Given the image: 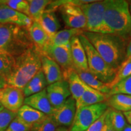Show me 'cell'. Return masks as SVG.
<instances>
[{
    "label": "cell",
    "mask_w": 131,
    "mask_h": 131,
    "mask_svg": "<svg viewBox=\"0 0 131 131\" xmlns=\"http://www.w3.org/2000/svg\"><path fill=\"white\" fill-rule=\"evenodd\" d=\"M126 60H131V57H129V58H127Z\"/></svg>",
    "instance_id": "ee69618b"
},
{
    "label": "cell",
    "mask_w": 131,
    "mask_h": 131,
    "mask_svg": "<svg viewBox=\"0 0 131 131\" xmlns=\"http://www.w3.org/2000/svg\"><path fill=\"white\" fill-rule=\"evenodd\" d=\"M124 117H125L126 121L129 123V124L131 125V111L123 113Z\"/></svg>",
    "instance_id": "74e56055"
},
{
    "label": "cell",
    "mask_w": 131,
    "mask_h": 131,
    "mask_svg": "<svg viewBox=\"0 0 131 131\" xmlns=\"http://www.w3.org/2000/svg\"><path fill=\"white\" fill-rule=\"evenodd\" d=\"M119 94L131 95V75L119 81L111 88V92L107 95V98L112 95Z\"/></svg>",
    "instance_id": "4dcf8cb0"
},
{
    "label": "cell",
    "mask_w": 131,
    "mask_h": 131,
    "mask_svg": "<svg viewBox=\"0 0 131 131\" xmlns=\"http://www.w3.org/2000/svg\"><path fill=\"white\" fill-rule=\"evenodd\" d=\"M108 107L106 102H103L77 111L70 131H85L106 112Z\"/></svg>",
    "instance_id": "ba28073f"
},
{
    "label": "cell",
    "mask_w": 131,
    "mask_h": 131,
    "mask_svg": "<svg viewBox=\"0 0 131 131\" xmlns=\"http://www.w3.org/2000/svg\"><path fill=\"white\" fill-rule=\"evenodd\" d=\"M34 45L28 29L12 24H0V52L16 58Z\"/></svg>",
    "instance_id": "277c9868"
},
{
    "label": "cell",
    "mask_w": 131,
    "mask_h": 131,
    "mask_svg": "<svg viewBox=\"0 0 131 131\" xmlns=\"http://www.w3.org/2000/svg\"><path fill=\"white\" fill-rule=\"evenodd\" d=\"M28 31L31 40L39 51L49 43L50 38L39 22L33 21Z\"/></svg>",
    "instance_id": "44dd1931"
},
{
    "label": "cell",
    "mask_w": 131,
    "mask_h": 131,
    "mask_svg": "<svg viewBox=\"0 0 131 131\" xmlns=\"http://www.w3.org/2000/svg\"><path fill=\"white\" fill-rule=\"evenodd\" d=\"M78 37L86 52L89 71L104 84H110L115 77L117 70L104 61L83 34Z\"/></svg>",
    "instance_id": "8992f818"
},
{
    "label": "cell",
    "mask_w": 131,
    "mask_h": 131,
    "mask_svg": "<svg viewBox=\"0 0 131 131\" xmlns=\"http://www.w3.org/2000/svg\"><path fill=\"white\" fill-rule=\"evenodd\" d=\"M122 131H131V125L127 124Z\"/></svg>",
    "instance_id": "60d3db41"
},
{
    "label": "cell",
    "mask_w": 131,
    "mask_h": 131,
    "mask_svg": "<svg viewBox=\"0 0 131 131\" xmlns=\"http://www.w3.org/2000/svg\"><path fill=\"white\" fill-rule=\"evenodd\" d=\"M46 90L54 109L62 105L71 96L68 82L64 80L48 85Z\"/></svg>",
    "instance_id": "7c38bea8"
},
{
    "label": "cell",
    "mask_w": 131,
    "mask_h": 131,
    "mask_svg": "<svg viewBox=\"0 0 131 131\" xmlns=\"http://www.w3.org/2000/svg\"><path fill=\"white\" fill-rule=\"evenodd\" d=\"M24 104L40 111L47 116H51L54 110L49 100L46 89L40 92L25 98Z\"/></svg>",
    "instance_id": "5bb4252c"
},
{
    "label": "cell",
    "mask_w": 131,
    "mask_h": 131,
    "mask_svg": "<svg viewBox=\"0 0 131 131\" xmlns=\"http://www.w3.org/2000/svg\"><path fill=\"white\" fill-rule=\"evenodd\" d=\"M15 63V58L9 54L0 52V74L6 78L10 74Z\"/></svg>",
    "instance_id": "83f0119b"
},
{
    "label": "cell",
    "mask_w": 131,
    "mask_h": 131,
    "mask_svg": "<svg viewBox=\"0 0 131 131\" xmlns=\"http://www.w3.org/2000/svg\"><path fill=\"white\" fill-rule=\"evenodd\" d=\"M32 22L29 16L0 4V24H12L29 29Z\"/></svg>",
    "instance_id": "4fadbf2b"
},
{
    "label": "cell",
    "mask_w": 131,
    "mask_h": 131,
    "mask_svg": "<svg viewBox=\"0 0 131 131\" xmlns=\"http://www.w3.org/2000/svg\"><path fill=\"white\" fill-rule=\"evenodd\" d=\"M80 7L86 18V27L84 31L96 34H111L104 19L105 1H95L81 5Z\"/></svg>",
    "instance_id": "52a82bcc"
},
{
    "label": "cell",
    "mask_w": 131,
    "mask_h": 131,
    "mask_svg": "<svg viewBox=\"0 0 131 131\" xmlns=\"http://www.w3.org/2000/svg\"><path fill=\"white\" fill-rule=\"evenodd\" d=\"M49 38H52L61 27L60 21L53 10H46L39 21Z\"/></svg>",
    "instance_id": "7402d4cb"
},
{
    "label": "cell",
    "mask_w": 131,
    "mask_h": 131,
    "mask_svg": "<svg viewBox=\"0 0 131 131\" xmlns=\"http://www.w3.org/2000/svg\"><path fill=\"white\" fill-rule=\"evenodd\" d=\"M105 124L109 125L114 131H122L127 124L123 113L110 107L107 109Z\"/></svg>",
    "instance_id": "484cf974"
},
{
    "label": "cell",
    "mask_w": 131,
    "mask_h": 131,
    "mask_svg": "<svg viewBox=\"0 0 131 131\" xmlns=\"http://www.w3.org/2000/svg\"><path fill=\"white\" fill-rule=\"evenodd\" d=\"M25 99L23 89L7 85L0 91V103L6 110L16 113L24 105Z\"/></svg>",
    "instance_id": "30bf717a"
},
{
    "label": "cell",
    "mask_w": 131,
    "mask_h": 131,
    "mask_svg": "<svg viewBox=\"0 0 131 131\" xmlns=\"http://www.w3.org/2000/svg\"><path fill=\"white\" fill-rule=\"evenodd\" d=\"M107 110L100 117L96 120L94 123L91 124L85 131H102V129L105 124V118Z\"/></svg>",
    "instance_id": "e575fe53"
},
{
    "label": "cell",
    "mask_w": 131,
    "mask_h": 131,
    "mask_svg": "<svg viewBox=\"0 0 131 131\" xmlns=\"http://www.w3.org/2000/svg\"><path fill=\"white\" fill-rule=\"evenodd\" d=\"M83 34L111 68L118 71L126 60V40L112 34L84 31Z\"/></svg>",
    "instance_id": "6da1fadb"
},
{
    "label": "cell",
    "mask_w": 131,
    "mask_h": 131,
    "mask_svg": "<svg viewBox=\"0 0 131 131\" xmlns=\"http://www.w3.org/2000/svg\"><path fill=\"white\" fill-rule=\"evenodd\" d=\"M52 1L49 0H29V16L33 21L39 22L42 14Z\"/></svg>",
    "instance_id": "4316f807"
},
{
    "label": "cell",
    "mask_w": 131,
    "mask_h": 131,
    "mask_svg": "<svg viewBox=\"0 0 131 131\" xmlns=\"http://www.w3.org/2000/svg\"><path fill=\"white\" fill-rule=\"evenodd\" d=\"M108 107L122 113L131 111V95L125 94H115L109 96L106 100Z\"/></svg>",
    "instance_id": "cb8c5ba5"
},
{
    "label": "cell",
    "mask_w": 131,
    "mask_h": 131,
    "mask_svg": "<svg viewBox=\"0 0 131 131\" xmlns=\"http://www.w3.org/2000/svg\"><path fill=\"white\" fill-rule=\"evenodd\" d=\"M107 100V95L86 86L83 95L76 102V111L82 107L106 102Z\"/></svg>",
    "instance_id": "d6986e66"
},
{
    "label": "cell",
    "mask_w": 131,
    "mask_h": 131,
    "mask_svg": "<svg viewBox=\"0 0 131 131\" xmlns=\"http://www.w3.org/2000/svg\"><path fill=\"white\" fill-rule=\"evenodd\" d=\"M131 75V60H126L121 67L118 70L117 74L114 80L111 82L110 84H107L109 88H112L115 86L118 83L122 80L125 79Z\"/></svg>",
    "instance_id": "f546056e"
},
{
    "label": "cell",
    "mask_w": 131,
    "mask_h": 131,
    "mask_svg": "<svg viewBox=\"0 0 131 131\" xmlns=\"http://www.w3.org/2000/svg\"><path fill=\"white\" fill-rule=\"evenodd\" d=\"M102 131H114L109 125L105 124L102 129Z\"/></svg>",
    "instance_id": "f35d334b"
},
{
    "label": "cell",
    "mask_w": 131,
    "mask_h": 131,
    "mask_svg": "<svg viewBox=\"0 0 131 131\" xmlns=\"http://www.w3.org/2000/svg\"><path fill=\"white\" fill-rule=\"evenodd\" d=\"M58 127L53 118L50 116H47L43 120L34 126L30 131H55Z\"/></svg>",
    "instance_id": "1f68e13d"
},
{
    "label": "cell",
    "mask_w": 131,
    "mask_h": 131,
    "mask_svg": "<svg viewBox=\"0 0 131 131\" xmlns=\"http://www.w3.org/2000/svg\"><path fill=\"white\" fill-rule=\"evenodd\" d=\"M40 52L41 54L49 57L56 62L63 72L73 67L70 45L58 46L48 43Z\"/></svg>",
    "instance_id": "9c48e42d"
},
{
    "label": "cell",
    "mask_w": 131,
    "mask_h": 131,
    "mask_svg": "<svg viewBox=\"0 0 131 131\" xmlns=\"http://www.w3.org/2000/svg\"><path fill=\"white\" fill-rule=\"evenodd\" d=\"M70 52L75 68L82 70H89L86 52L78 36L72 38L70 41Z\"/></svg>",
    "instance_id": "e0dca14e"
},
{
    "label": "cell",
    "mask_w": 131,
    "mask_h": 131,
    "mask_svg": "<svg viewBox=\"0 0 131 131\" xmlns=\"http://www.w3.org/2000/svg\"><path fill=\"white\" fill-rule=\"evenodd\" d=\"M47 115L30 106L24 104L16 112V117L31 128L43 120Z\"/></svg>",
    "instance_id": "ac0fdd59"
},
{
    "label": "cell",
    "mask_w": 131,
    "mask_h": 131,
    "mask_svg": "<svg viewBox=\"0 0 131 131\" xmlns=\"http://www.w3.org/2000/svg\"><path fill=\"white\" fill-rule=\"evenodd\" d=\"M131 57V38L127 43L126 46V60Z\"/></svg>",
    "instance_id": "8d00e7d4"
},
{
    "label": "cell",
    "mask_w": 131,
    "mask_h": 131,
    "mask_svg": "<svg viewBox=\"0 0 131 131\" xmlns=\"http://www.w3.org/2000/svg\"><path fill=\"white\" fill-rule=\"evenodd\" d=\"M94 0H80V1H52L49 5V9L53 10L59 7L61 18L66 27L69 29H76L85 30L86 21L84 15L80 7L83 4L94 2Z\"/></svg>",
    "instance_id": "5b68a950"
},
{
    "label": "cell",
    "mask_w": 131,
    "mask_h": 131,
    "mask_svg": "<svg viewBox=\"0 0 131 131\" xmlns=\"http://www.w3.org/2000/svg\"><path fill=\"white\" fill-rule=\"evenodd\" d=\"M31 127L15 117L8 126L6 131H30Z\"/></svg>",
    "instance_id": "836d02e7"
},
{
    "label": "cell",
    "mask_w": 131,
    "mask_h": 131,
    "mask_svg": "<svg viewBox=\"0 0 131 131\" xmlns=\"http://www.w3.org/2000/svg\"><path fill=\"white\" fill-rule=\"evenodd\" d=\"M4 109V108L3 107V106H2V104H1V103H0V112H1V111H2Z\"/></svg>",
    "instance_id": "7bdbcfd3"
},
{
    "label": "cell",
    "mask_w": 131,
    "mask_h": 131,
    "mask_svg": "<svg viewBox=\"0 0 131 131\" xmlns=\"http://www.w3.org/2000/svg\"><path fill=\"white\" fill-rule=\"evenodd\" d=\"M83 30L76 29H66L58 31L49 40V44L54 46L70 45V41L74 37L79 36L83 33Z\"/></svg>",
    "instance_id": "d4e9b609"
},
{
    "label": "cell",
    "mask_w": 131,
    "mask_h": 131,
    "mask_svg": "<svg viewBox=\"0 0 131 131\" xmlns=\"http://www.w3.org/2000/svg\"><path fill=\"white\" fill-rule=\"evenodd\" d=\"M73 68L78 76L80 77L82 81L84 82L85 84L96 91L100 92L103 94L106 95L109 94L111 90V88L107 84H104L100 80H98L89 70H82L75 68L74 66Z\"/></svg>",
    "instance_id": "ffe728a7"
},
{
    "label": "cell",
    "mask_w": 131,
    "mask_h": 131,
    "mask_svg": "<svg viewBox=\"0 0 131 131\" xmlns=\"http://www.w3.org/2000/svg\"><path fill=\"white\" fill-rule=\"evenodd\" d=\"M55 131H70V129H68V127L59 126L56 129Z\"/></svg>",
    "instance_id": "ab89813d"
},
{
    "label": "cell",
    "mask_w": 131,
    "mask_h": 131,
    "mask_svg": "<svg viewBox=\"0 0 131 131\" xmlns=\"http://www.w3.org/2000/svg\"><path fill=\"white\" fill-rule=\"evenodd\" d=\"M104 19L111 34L127 40L131 37V17L128 1L104 0Z\"/></svg>",
    "instance_id": "3957f363"
},
{
    "label": "cell",
    "mask_w": 131,
    "mask_h": 131,
    "mask_svg": "<svg viewBox=\"0 0 131 131\" xmlns=\"http://www.w3.org/2000/svg\"><path fill=\"white\" fill-rule=\"evenodd\" d=\"M0 4H4L14 10L29 16V6L24 0H0ZM30 17V16H29Z\"/></svg>",
    "instance_id": "f1b7e54d"
},
{
    "label": "cell",
    "mask_w": 131,
    "mask_h": 131,
    "mask_svg": "<svg viewBox=\"0 0 131 131\" xmlns=\"http://www.w3.org/2000/svg\"><path fill=\"white\" fill-rule=\"evenodd\" d=\"M63 80L68 82L71 96L77 102L83 95L87 85L81 80L73 67L63 72Z\"/></svg>",
    "instance_id": "2e32d148"
},
{
    "label": "cell",
    "mask_w": 131,
    "mask_h": 131,
    "mask_svg": "<svg viewBox=\"0 0 131 131\" xmlns=\"http://www.w3.org/2000/svg\"><path fill=\"white\" fill-rule=\"evenodd\" d=\"M76 110V101L70 96L62 105L54 109L50 117L58 127H70L73 122Z\"/></svg>",
    "instance_id": "8fae6325"
},
{
    "label": "cell",
    "mask_w": 131,
    "mask_h": 131,
    "mask_svg": "<svg viewBox=\"0 0 131 131\" xmlns=\"http://www.w3.org/2000/svg\"><path fill=\"white\" fill-rule=\"evenodd\" d=\"M128 4H129V12H130V17H131V1H128Z\"/></svg>",
    "instance_id": "b9f144b4"
},
{
    "label": "cell",
    "mask_w": 131,
    "mask_h": 131,
    "mask_svg": "<svg viewBox=\"0 0 131 131\" xmlns=\"http://www.w3.org/2000/svg\"><path fill=\"white\" fill-rule=\"evenodd\" d=\"M47 85L45 76L41 70L28 82L23 89L25 98L40 92L46 88Z\"/></svg>",
    "instance_id": "603a6c76"
},
{
    "label": "cell",
    "mask_w": 131,
    "mask_h": 131,
    "mask_svg": "<svg viewBox=\"0 0 131 131\" xmlns=\"http://www.w3.org/2000/svg\"><path fill=\"white\" fill-rule=\"evenodd\" d=\"M7 86V82H6V78L0 74V91L6 88Z\"/></svg>",
    "instance_id": "d590c367"
},
{
    "label": "cell",
    "mask_w": 131,
    "mask_h": 131,
    "mask_svg": "<svg viewBox=\"0 0 131 131\" xmlns=\"http://www.w3.org/2000/svg\"><path fill=\"white\" fill-rule=\"evenodd\" d=\"M41 70L45 75L47 85L63 80V71L58 64L52 59L41 54Z\"/></svg>",
    "instance_id": "9a60e30c"
},
{
    "label": "cell",
    "mask_w": 131,
    "mask_h": 131,
    "mask_svg": "<svg viewBox=\"0 0 131 131\" xmlns=\"http://www.w3.org/2000/svg\"><path fill=\"white\" fill-rule=\"evenodd\" d=\"M16 116V113L4 109L0 112V131H6L8 126Z\"/></svg>",
    "instance_id": "d6a6232c"
},
{
    "label": "cell",
    "mask_w": 131,
    "mask_h": 131,
    "mask_svg": "<svg viewBox=\"0 0 131 131\" xmlns=\"http://www.w3.org/2000/svg\"><path fill=\"white\" fill-rule=\"evenodd\" d=\"M40 70H41V53L34 45L16 57L13 69L6 78L7 84L23 89Z\"/></svg>",
    "instance_id": "7a4b0ae2"
}]
</instances>
